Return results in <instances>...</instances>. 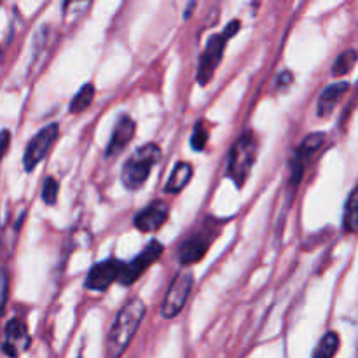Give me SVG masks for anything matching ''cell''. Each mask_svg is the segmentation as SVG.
<instances>
[{"label": "cell", "mask_w": 358, "mask_h": 358, "mask_svg": "<svg viewBox=\"0 0 358 358\" xmlns=\"http://www.w3.org/2000/svg\"><path fill=\"white\" fill-rule=\"evenodd\" d=\"M9 143H10V133L7 129H2L0 131V161L3 159L6 156L7 149H9Z\"/></svg>", "instance_id": "cell-23"}, {"label": "cell", "mask_w": 358, "mask_h": 358, "mask_svg": "<svg viewBox=\"0 0 358 358\" xmlns=\"http://www.w3.org/2000/svg\"><path fill=\"white\" fill-rule=\"evenodd\" d=\"M30 346V332H28L27 324L20 318H13L3 329V341L2 352L7 357L17 358L23 352H27Z\"/></svg>", "instance_id": "cell-11"}, {"label": "cell", "mask_w": 358, "mask_h": 358, "mask_svg": "<svg viewBox=\"0 0 358 358\" xmlns=\"http://www.w3.org/2000/svg\"><path fill=\"white\" fill-rule=\"evenodd\" d=\"M339 350V336L338 332H327L320 339L318 346L315 348L313 358H334Z\"/></svg>", "instance_id": "cell-18"}, {"label": "cell", "mask_w": 358, "mask_h": 358, "mask_svg": "<svg viewBox=\"0 0 358 358\" xmlns=\"http://www.w3.org/2000/svg\"><path fill=\"white\" fill-rule=\"evenodd\" d=\"M206 143H208V128H206L205 122L198 121L191 136V147L196 152H201V150H205Z\"/></svg>", "instance_id": "cell-20"}, {"label": "cell", "mask_w": 358, "mask_h": 358, "mask_svg": "<svg viewBox=\"0 0 358 358\" xmlns=\"http://www.w3.org/2000/svg\"><path fill=\"white\" fill-rule=\"evenodd\" d=\"M257 150L259 142L254 131H245L231 147L226 175L238 187H243L245 182L250 177V171L254 168L255 159H257Z\"/></svg>", "instance_id": "cell-2"}, {"label": "cell", "mask_w": 358, "mask_h": 358, "mask_svg": "<svg viewBox=\"0 0 358 358\" xmlns=\"http://www.w3.org/2000/svg\"><path fill=\"white\" fill-rule=\"evenodd\" d=\"M205 226L199 227L192 234H189L182 245L178 247V262L182 266H192L201 261L206 255L208 248L212 247L213 240L217 236V220L212 222H203Z\"/></svg>", "instance_id": "cell-5"}, {"label": "cell", "mask_w": 358, "mask_h": 358, "mask_svg": "<svg viewBox=\"0 0 358 358\" xmlns=\"http://www.w3.org/2000/svg\"><path fill=\"white\" fill-rule=\"evenodd\" d=\"M192 283H194V276H192V271H189V269H182L180 273L175 275L170 287H168L166 296H164L163 303H161V315H163V318L171 320V318H175L184 310L185 303H187L189 296H191Z\"/></svg>", "instance_id": "cell-6"}, {"label": "cell", "mask_w": 358, "mask_h": 358, "mask_svg": "<svg viewBox=\"0 0 358 358\" xmlns=\"http://www.w3.org/2000/svg\"><path fill=\"white\" fill-rule=\"evenodd\" d=\"M343 229L346 233H357L358 229V192L353 189L345 205V215H343Z\"/></svg>", "instance_id": "cell-16"}, {"label": "cell", "mask_w": 358, "mask_h": 358, "mask_svg": "<svg viewBox=\"0 0 358 358\" xmlns=\"http://www.w3.org/2000/svg\"><path fill=\"white\" fill-rule=\"evenodd\" d=\"M170 215V206L161 199H156L150 205H147L142 212H138L133 219V226L142 233H156L157 229L164 226Z\"/></svg>", "instance_id": "cell-12"}, {"label": "cell", "mask_w": 358, "mask_h": 358, "mask_svg": "<svg viewBox=\"0 0 358 358\" xmlns=\"http://www.w3.org/2000/svg\"><path fill=\"white\" fill-rule=\"evenodd\" d=\"M58 191H59V184L56 182V178L52 177L45 178L44 187H42V199H44L45 205H55Z\"/></svg>", "instance_id": "cell-21"}, {"label": "cell", "mask_w": 358, "mask_h": 358, "mask_svg": "<svg viewBox=\"0 0 358 358\" xmlns=\"http://www.w3.org/2000/svg\"><path fill=\"white\" fill-rule=\"evenodd\" d=\"M94 98V86L91 83H86L79 91L76 93V96L70 101V112L72 114H83L91 103H93Z\"/></svg>", "instance_id": "cell-17"}, {"label": "cell", "mask_w": 358, "mask_h": 358, "mask_svg": "<svg viewBox=\"0 0 358 358\" xmlns=\"http://www.w3.org/2000/svg\"><path fill=\"white\" fill-rule=\"evenodd\" d=\"M240 27H241L240 20H234L231 21V23H227V27L224 28L222 34H215L208 38L205 51L201 52V58H199V66H198V83L201 84V86H206V84L212 80L217 66H219V63L222 62L227 41L240 31Z\"/></svg>", "instance_id": "cell-4"}, {"label": "cell", "mask_w": 358, "mask_h": 358, "mask_svg": "<svg viewBox=\"0 0 358 358\" xmlns=\"http://www.w3.org/2000/svg\"><path fill=\"white\" fill-rule=\"evenodd\" d=\"M161 149L157 143H145L138 147L133 156L126 159L121 171V182L129 191H136L145 184L152 168L159 163Z\"/></svg>", "instance_id": "cell-3"}, {"label": "cell", "mask_w": 358, "mask_h": 358, "mask_svg": "<svg viewBox=\"0 0 358 358\" xmlns=\"http://www.w3.org/2000/svg\"><path fill=\"white\" fill-rule=\"evenodd\" d=\"M355 63H357V51H355V49H348V51H343L341 55L338 56V59H336L334 66H332V76H334V77L346 76V73L352 72L353 66H355Z\"/></svg>", "instance_id": "cell-19"}, {"label": "cell", "mask_w": 358, "mask_h": 358, "mask_svg": "<svg viewBox=\"0 0 358 358\" xmlns=\"http://www.w3.org/2000/svg\"><path fill=\"white\" fill-rule=\"evenodd\" d=\"M324 133H311V135H308L306 138L303 140V143L297 147L296 154H294L292 161H290V184H292L294 187L299 185L301 178H303L304 175V170H306L308 166V161H310L311 156L324 145Z\"/></svg>", "instance_id": "cell-10"}, {"label": "cell", "mask_w": 358, "mask_h": 358, "mask_svg": "<svg viewBox=\"0 0 358 358\" xmlns=\"http://www.w3.org/2000/svg\"><path fill=\"white\" fill-rule=\"evenodd\" d=\"M122 266H124V262L117 261V259H107V261L98 262L87 273L84 287L94 290V292H105L107 289H110L112 283L119 280Z\"/></svg>", "instance_id": "cell-9"}, {"label": "cell", "mask_w": 358, "mask_h": 358, "mask_svg": "<svg viewBox=\"0 0 358 358\" xmlns=\"http://www.w3.org/2000/svg\"><path fill=\"white\" fill-rule=\"evenodd\" d=\"M7 299H9V273L3 266H0V317L7 306Z\"/></svg>", "instance_id": "cell-22"}, {"label": "cell", "mask_w": 358, "mask_h": 358, "mask_svg": "<svg viewBox=\"0 0 358 358\" xmlns=\"http://www.w3.org/2000/svg\"><path fill=\"white\" fill-rule=\"evenodd\" d=\"M192 173H194V170H192L191 163H185V161L177 163L173 171H171L170 178H168L164 191H166L168 194H177V192H180L182 189L189 184V180L192 178Z\"/></svg>", "instance_id": "cell-15"}, {"label": "cell", "mask_w": 358, "mask_h": 358, "mask_svg": "<svg viewBox=\"0 0 358 358\" xmlns=\"http://www.w3.org/2000/svg\"><path fill=\"white\" fill-rule=\"evenodd\" d=\"M294 80V76L289 72V70H285V72H282L278 76V79H276V86L280 87V90H285L287 86H290V83Z\"/></svg>", "instance_id": "cell-24"}, {"label": "cell", "mask_w": 358, "mask_h": 358, "mask_svg": "<svg viewBox=\"0 0 358 358\" xmlns=\"http://www.w3.org/2000/svg\"><path fill=\"white\" fill-rule=\"evenodd\" d=\"M145 317V303L140 297H131L115 317L107 338V355L119 358L135 338L140 324Z\"/></svg>", "instance_id": "cell-1"}, {"label": "cell", "mask_w": 358, "mask_h": 358, "mask_svg": "<svg viewBox=\"0 0 358 358\" xmlns=\"http://www.w3.org/2000/svg\"><path fill=\"white\" fill-rule=\"evenodd\" d=\"M136 131V124L129 115H121L115 122V128L112 131L110 142H108L107 149H105V156L115 157L126 149L129 142H131L133 135Z\"/></svg>", "instance_id": "cell-13"}, {"label": "cell", "mask_w": 358, "mask_h": 358, "mask_svg": "<svg viewBox=\"0 0 358 358\" xmlns=\"http://www.w3.org/2000/svg\"><path fill=\"white\" fill-rule=\"evenodd\" d=\"M58 135H59V126L56 124V122H51V124H45L41 131H37V135L31 136V140L28 142L27 150H24V156H23L24 170L31 171L38 163H41V161H44V157L48 156L51 147L55 145Z\"/></svg>", "instance_id": "cell-7"}, {"label": "cell", "mask_w": 358, "mask_h": 358, "mask_svg": "<svg viewBox=\"0 0 358 358\" xmlns=\"http://www.w3.org/2000/svg\"><path fill=\"white\" fill-rule=\"evenodd\" d=\"M163 252H164L163 245H161L157 240H152L145 248H143L142 252H140L138 255H136L135 259H133L131 262H128V264L122 266L121 275H119L117 282L124 287L133 285V283H135L136 280H138L140 276H142L143 273H145L147 269L154 264V262L159 261V257L163 255Z\"/></svg>", "instance_id": "cell-8"}, {"label": "cell", "mask_w": 358, "mask_h": 358, "mask_svg": "<svg viewBox=\"0 0 358 358\" xmlns=\"http://www.w3.org/2000/svg\"><path fill=\"white\" fill-rule=\"evenodd\" d=\"M350 83H336L331 86L325 87L322 91L320 98H318L317 105V114L318 117H329L332 114V110L336 108V105L341 101V98L348 93Z\"/></svg>", "instance_id": "cell-14"}]
</instances>
